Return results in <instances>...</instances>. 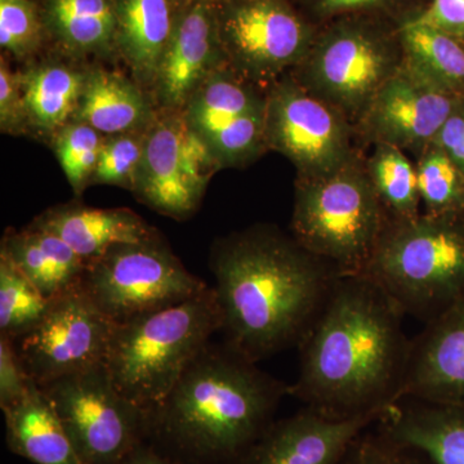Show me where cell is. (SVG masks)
Instances as JSON below:
<instances>
[{
  "label": "cell",
  "mask_w": 464,
  "mask_h": 464,
  "mask_svg": "<svg viewBox=\"0 0 464 464\" xmlns=\"http://www.w3.org/2000/svg\"><path fill=\"white\" fill-rule=\"evenodd\" d=\"M219 168L181 112L159 111L146 132L132 192L150 209L185 221L198 212Z\"/></svg>",
  "instance_id": "7c38bea8"
},
{
  "label": "cell",
  "mask_w": 464,
  "mask_h": 464,
  "mask_svg": "<svg viewBox=\"0 0 464 464\" xmlns=\"http://www.w3.org/2000/svg\"><path fill=\"white\" fill-rule=\"evenodd\" d=\"M380 415L333 418L306 408L273 423L240 464H337Z\"/></svg>",
  "instance_id": "ac0fdd59"
},
{
  "label": "cell",
  "mask_w": 464,
  "mask_h": 464,
  "mask_svg": "<svg viewBox=\"0 0 464 464\" xmlns=\"http://www.w3.org/2000/svg\"><path fill=\"white\" fill-rule=\"evenodd\" d=\"M215 3L226 65L262 90L297 69L313 47L310 29L286 0Z\"/></svg>",
  "instance_id": "9c48e42d"
},
{
  "label": "cell",
  "mask_w": 464,
  "mask_h": 464,
  "mask_svg": "<svg viewBox=\"0 0 464 464\" xmlns=\"http://www.w3.org/2000/svg\"><path fill=\"white\" fill-rule=\"evenodd\" d=\"M146 132L148 130L105 137L91 185L119 186L132 191L134 177L141 163Z\"/></svg>",
  "instance_id": "d6a6232c"
},
{
  "label": "cell",
  "mask_w": 464,
  "mask_h": 464,
  "mask_svg": "<svg viewBox=\"0 0 464 464\" xmlns=\"http://www.w3.org/2000/svg\"><path fill=\"white\" fill-rule=\"evenodd\" d=\"M415 20L464 39V0H433L431 7Z\"/></svg>",
  "instance_id": "8d00e7d4"
},
{
  "label": "cell",
  "mask_w": 464,
  "mask_h": 464,
  "mask_svg": "<svg viewBox=\"0 0 464 464\" xmlns=\"http://www.w3.org/2000/svg\"><path fill=\"white\" fill-rule=\"evenodd\" d=\"M81 464H123L149 440V414L121 395L106 362L41 387Z\"/></svg>",
  "instance_id": "ba28073f"
},
{
  "label": "cell",
  "mask_w": 464,
  "mask_h": 464,
  "mask_svg": "<svg viewBox=\"0 0 464 464\" xmlns=\"http://www.w3.org/2000/svg\"><path fill=\"white\" fill-rule=\"evenodd\" d=\"M463 99L402 65L378 91L357 123L365 139L374 145L389 143L401 150L422 151Z\"/></svg>",
  "instance_id": "9a60e30c"
},
{
  "label": "cell",
  "mask_w": 464,
  "mask_h": 464,
  "mask_svg": "<svg viewBox=\"0 0 464 464\" xmlns=\"http://www.w3.org/2000/svg\"><path fill=\"white\" fill-rule=\"evenodd\" d=\"M266 109L267 91L244 81L226 65L201 84L181 114L224 169L248 166L267 150Z\"/></svg>",
  "instance_id": "5bb4252c"
},
{
  "label": "cell",
  "mask_w": 464,
  "mask_h": 464,
  "mask_svg": "<svg viewBox=\"0 0 464 464\" xmlns=\"http://www.w3.org/2000/svg\"><path fill=\"white\" fill-rule=\"evenodd\" d=\"M400 399L464 405V295L411 341Z\"/></svg>",
  "instance_id": "e0dca14e"
},
{
  "label": "cell",
  "mask_w": 464,
  "mask_h": 464,
  "mask_svg": "<svg viewBox=\"0 0 464 464\" xmlns=\"http://www.w3.org/2000/svg\"><path fill=\"white\" fill-rule=\"evenodd\" d=\"M88 66L60 53L18 72L26 134L52 141L74 119Z\"/></svg>",
  "instance_id": "d6986e66"
},
{
  "label": "cell",
  "mask_w": 464,
  "mask_h": 464,
  "mask_svg": "<svg viewBox=\"0 0 464 464\" xmlns=\"http://www.w3.org/2000/svg\"><path fill=\"white\" fill-rule=\"evenodd\" d=\"M366 166L391 221H406L420 216L417 168L401 149L389 143H375Z\"/></svg>",
  "instance_id": "83f0119b"
},
{
  "label": "cell",
  "mask_w": 464,
  "mask_h": 464,
  "mask_svg": "<svg viewBox=\"0 0 464 464\" xmlns=\"http://www.w3.org/2000/svg\"><path fill=\"white\" fill-rule=\"evenodd\" d=\"M400 44L402 65L436 87L464 97L463 39L411 20L401 27Z\"/></svg>",
  "instance_id": "4316f807"
},
{
  "label": "cell",
  "mask_w": 464,
  "mask_h": 464,
  "mask_svg": "<svg viewBox=\"0 0 464 464\" xmlns=\"http://www.w3.org/2000/svg\"><path fill=\"white\" fill-rule=\"evenodd\" d=\"M103 140L105 136L90 125L70 121L51 141L58 163L76 197H81L91 186Z\"/></svg>",
  "instance_id": "4dcf8cb0"
},
{
  "label": "cell",
  "mask_w": 464,
  "mask_h": 464,
  "mask_svg": "<svg viewBox=\"0 0 464 464\" xmlns=\"http://www.w3.org/2000/svg\"><path fill=\"white\" fill-rule=\"evenodd\" d=\"M417 176L426 215L457 218L464 207V177L448 155L430 143L422 150Z\"/></svg>",
  "instance_id": "f546056e"
},
{
  "label": "cell",
  "mask_w": 464,
  "mask_h": 464,
  "mask_svg": "<svg viewBox=\"0 0 464 464\" xmlns=\"http://www.w3.org/2000/svg\"><path fill=\"white\" fill-rule=\"evenodd\" d=\"M390 440L433 464H464V405L400 399L382 415Z\"/></svg>",
  "instance_id": "7402d4cb"
},
{
  "label": "cell",
  "mask_w": 464,
  "mask_h": 464,
  "mask_svg": "<svg viewBox=\"0 0 464 464\" xmlns=\"http://www.w3.org/2000/svg\"><path fill=\"white\" fill-rule=\"evenodd\" d=\"M81 284L114 324L181 304L208 288L159 231L146 239L110 246L87 264Z\"/></svg>",
  "instance_id": "52a82bcc"
},
{
  "label": "cell",
  "mask_w": 464,
  "mask_h": 464,
  "mask_svg": "<svg viewBox=\"0 0 464 464\" xmlns=\"http://www.w3.org/2000/svg\"><path fill=\"white\" fill-rule=\"evenodd\" d=\"M0 130L5 134L26 133L21 100L20 75L0 61Z\"/></svg>",
  "instance_id": "e575fe53"
},
{
  "label": "cell",
  "mask_w": 464,
  "mask_h": 464,
  "mask_svg": "<svg viewBox=\"0 0 464 464\" xmlns=\"http://www.w3.org/2000/svg\"><path fill=\"white\" fill-rule=\"evenodd\" d=\"M158 112L151 94L132 76L92 65L72 121L90 125L110 137L148 130Z\"/></svg>",
  "instance_id": "ffe728a7"
},
{
  "label": "cell",
  "mask_w": 464,
  "mask_h": 464,
  "mask_svg": "<svg viewBox=\"0 0 464 464\" xmlns=\"http://www.w3.org/2000/svg\"><path fill=\"white\" fill-rule=\"evenodd\" d=\"M3 413L12 453L35 464H81L53 405L35 383Z\"/></svg>",
  "instance_id": "484cf974"
},
{
  "label": "cell",
  "mask_w": 464,
  "mask_h": 464,
  "mask_svg": "<svg viewBox=\"0 0 464 464\" xmlns=\"http://www.w3.org/2000/svg\"><path fill=\"white\" fill-rule=\"evenodd\" d=\"M289 386L227 343H212L149 415V440L188 464H240Z\"/></svg>",
  "instance_id": "3957f363"
},
{
  "label": "cell",
  "mask_w": 464,
  "mask_h": 464,
  "mask_svg": "<svg viewBox=\"0 0 464 464\" xmlns=\"http://www.w3.org/2000/svg\"><path fill=\"white\" fill-rule=\"evenodd\" d=\"M375 2H378V0H356L355 8L364 7V5H372V3Z\"/></svg>",
  "instance_id": "60d3db41"
},
{
  "label": "cell",
  "mask_w": 464,
  "mask_h": 464,
  "mask_svg": "<svg viewBox=\"0 0 464 464\" xmlns=\"http://www.w3.org/2000/svg\"><path fill=\"white\" fill-rule=\"evenodd\" d=\"M221 331L215 289L114 324L106 368L121 395L149 415Z\"/></svg>",
  "instance_id": "277c9868"
},
{
  "label": "cell",
  "mask_w": 464,
  "mask_h": 464,
  "mask_svg": "<svg viewBox=\"0 0 464 464\" xmlns=\"http://www.w3.org/2000/svg\"><path fill=\"white\" fill-rule=\"evenodd\" d=\"M401 66L402 52L396 53L380 36L342 27L314 43L292 75L314 96L351 121H359L378 91Z\"/></svg>",
  "instance_id": "8fae6325"
},
{
  "label": "cell",
  "mask_w": 464,
  "mask_h": 464,
  "mask_svg": "<svg viewBox=\"0 0 464 464\" xmlns=\"http://www.w3.org/2000/svg\"><path fill=\"white\" fill-rule=\"evenodd\" d=\"M362 276L430 323L464 295V228L450 217L391 221Z\"/></svg>",
  "instance_id": "8992f818"
},
{
  "label": "cell",
  "mask_w": 464,
  "mask_h": 464,
  "mask_svg": "<svg viewBox=\"0 0 464 464\" xmlns=\"http://www.w3.org/2000/svg\"><path fill=\"white\" fill-rule=\"evenodd\" d=\"M41 11L33 0H0V45L17 60H29L45 38Z\"/></svg>",
  "instance_id": "1f68e13d"
},
{
  "label": "cell",
  "mask_w": 464,
  "mask_h": 464,
  "mask_svg": "<svg viewBox=\"0 0 464 464\" xmlns=\"http://www.w3.org/2000/svg\"><path fill=\"white\" fill-rule=\"evenodd\" d=\"M431 143L448 155L464 177V99L449 116Z\"/></svg>",
  "instance_id": "d590c367"
},
{
  "label": "cell",
  "mask_w": 464,
  "mask_h": 464,
  "mask_svg": "<svg viewBox=\"0 0 464 464\" xmlns=\"http://www.w3.org/2000/svg\"><path fill=\"white\" fill-rule=\"evenodd\" d=\"M404 316L368 277L338 275L298 344L301 369L289 395L333 418H382L404 383L411 344Z\"/></svg>",
  "instance_id": "6da1fadb"
},
{
  "label": "cell",
  "mask_w": 464,
  "mask_h": 464,
  "mask_svg": "<svg viewBox=\"0 0 464 464\" xmlns=\"http://www.w3.org/2000/svg\"><path fill=\"white\" fill-rule=\"evenodd\" d=\"M0 253L7 256L47 299L81 284L87 268V262L65 241L33 222L23 230L5 231Z\"/></svg>",
  "instance_id": "d4e9b609"
},
{
  "label": "cell",
  "mask_w": 464,
  "mask_h": 464,
  "mask_svg": "<svg viewBox=\"0 0 464 464\" xmlns=\"http://www.w3.org/2000/svg\"><path fill=\"white\" fill-rule=\"evenodd\" d=\"M210 273L225 342L258 362L301 343L338 274L295 237L256 225L219 237Z\"/></svg>",
  "instance_id": "7a4b0ae2"
},
{
  "label": "cell",
  "mask_w": 464,
  "mask_h": 464,
  "mask_svg": "<svg viewBox=\"0 0 464 464\" xmlns=\"http://www.w3.org/2000/svg\"><path fill=\"white\" fill-rule=\"evenodd\" d=\"M33 224L65 241L87 264L114 244L146 239L158 231L128 208L100 209L79 203L52 207Z\"/></svg>",
  "instance_id": "44dd1931"
},
{
  "label": "cell",
  "mask_w": 464,
  "mask_h": 464,
  "mask_svg": "<svg viewBox=\"0 0 464 464\" xmlns=\"http://www.w3.org/2000/svg\"><path fill=\"white\" fill-rule=\"evenodd\" d=\"M123 464H188L168 451L160 450L154 441L146 440L130 454Z\"/></svg>",
  "instance_id": "f35d334b"
},
{
  "label": "cell",
  "mask_w": 464,
  "mask_h": 464,
  "mask_svg": "<svg viewBox=\"0 0 464 464\" xmlns=\"http://www.w3.org/2000/svg\"><path fill=\"white\" fill-rule=\"evenodd\" d=\"M48 304L50 299L0 253V335L20 340L41 323Z\"/></svg>",
  "instance_id": "f1b7e54d"
},
{
  "label": "cell",
  "mask_w": 464,
  "mask_h": 464,
  "mask_svg": "<svg viewBox=\"0 0 464 464\" xmlns=\"http://www.w3.org/2000/svg\"><path fill=\"white\" fill-rule=\"evenodd\" d=\"M174 5H177V8L182 9L183 7H186V5H190L192 0H173Z\"/></svg>",
  "instance_id": "b9f144b4"
},
{
  "label": "cell",
  "mask_w": 464,
  "mask_h": 464,
  "mask_svg": "<svg viewBox=\"0 0 464 464\" xmlns=\"http://www.w3.org/2000/svg\"><path fill=\"white\" fill-rule=\"evenodd\" d=\"M224 66L216 3L192 0L179 9L150 91L158 111L182 112L201 84Z\"/></svg>",
  "instance_id": "2e32d148"
},
{
  "label": "cell",
  "mask_w": 464,
  "mask_h": 464,
  "mask_svg": "<svg viewBox=\"0 0 464 464\" xmlns=\"http://www.w3.org/2000/svg\"><path fill=\"white\" fill-rule=\"evenodd\" d=\"M45 35L74 60L116 54L114 0H42Z\"/></svg>",
  "instance_id": "cb8c5ba5"
},
{
  "label": "cell",
  "mask_w": 464,
  "mask_h": 464,
  "mask_svg": "<svg viewBox=\"0 0 464 464\" xmlns=\"http://www.w3.org/2000/svg\"><path fill=\"white\" fill-rule=\"evenodd\" d=\"M392 442L389 444H378V442H365L357 451L351 464H409L404 458L400 456L399 445Z\"/></svg>",
  "instance_id": "74e56055"
},
{
  "label": "cell",
  "mask_w": 464,
  "mask_h": 464,
  "mask_svg": "<svg viewBox=\"0 0 464 464\" xmlns=\"http://www.w3.org/2000/svg\"><path fill=\"white\" fill-rule=\"evenodd\" d=\"M35 383L27 375L16 344L5 335H0V408L2 411L17 404Z\"/></svg>",
  "instance_id": "836d02e7"
},
{
  "label": "cell",
  "mask_w": 464,
  "mask_h": 464,
  "mask_svg": "<svg viewBox=\"0 0 464 464\" xmlns=\"http://www.w3.org/2000/svg\"><path fill=\"white\" fill-rule=\"evenodd\" d=\"M213 2H225V0H213Z\"/></svg>",
  "instance_id": "7bdbcfd3"
},
{
  "label": "cell",
  "mask_w": 464,
  "mask_h": 464,
  "mask_svg": "<svg viewBox=\"0 0 464 464\" xmlns=\"http://www.w3.org/2000/svg\"><path fill=\"white\" fill-rule=\"evenodd\" d=\"M390 222L357 154L332 172L297 177L293 237L338 275L362 274Z\"/></svg>",
  "instance_id": "5b68a950"
},
{
  "label": "cell",
  "mask_w": 464,
  "mask_h": 464,
  "mask_svg": "<svg viewBox=\"0 0 464 464\" xmlns=\"http://www.w3.org/2000/svg\"><path fill=\"white\" fill-rule=\"evenodd\" d=\"M351 139L350 119L292 74L267 88L266 148L289 159L298 177L322 176L343 166L356 154Z\"/></svg>",
  "instance_id": "30bf717a"
},
{
  "label": "cell",
  "mask_w": 464,
  "mask_h": 464,
  "mask_svg": "<svg viewBox=\"0 0 464 464\" xmlns=\"http://www.w3.org/2000/svg\"><path fill=\"white\" fill-rule=\"evenodd\" d=\"M116 56L137 83L151 91L179 9L173 0H114Z\"/></svg>",
  "instance_id": "603a6c76"
},
{
  "label": "cell",
  "mask_w": 464,
  "mask_h": 464,
  "mask_svg": "<svg viewBox=\"0 0 464 464\" xmlns=\"http://www.w3.org/2000/svg\"><path fill=\"white\" fill-rule=\"evenodd\" d=\"M356 0H322V7L326 12L348 11L355 8Z\"/></svg>",
  "instance_id": "ab89813d"
},
{
  "label": "cell",
  "mask_w": 464,
  "mask_h": 464,
  "mask_svg": "<svg viewBox=\"0 0 464 464\" xmlns=\"http://www.w3.org/2000/svg\"><path fill=\"white\" fill-rule=\"evenodd\" d=\"M112 328L78 284L50 299L41 323L14 342L27 375L43 387L106 362Z\"/></svg>",
  "instance_id": "4fadbf2b"
}]
</instances>
